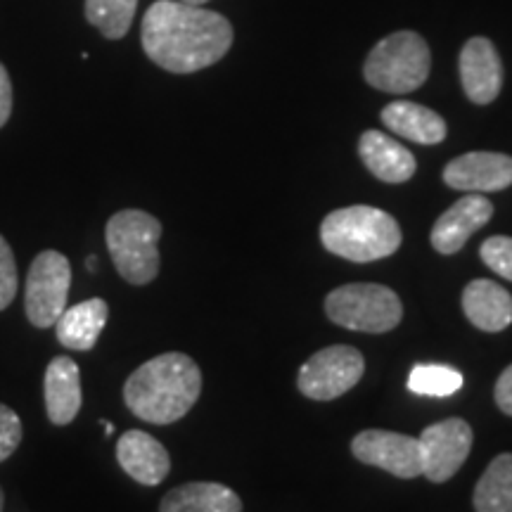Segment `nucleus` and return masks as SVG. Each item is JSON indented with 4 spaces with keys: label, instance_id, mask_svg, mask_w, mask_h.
I'll use <instances>...</instances> for the list:
<instances>
[{
    "label": "nucleus",
    "instance_id": "obj_1",
    "mask_svg": "<svg viewBox=\"0 0 512 512\" xmlns=\"http://www.w3.org/2000/svg\"><path fill=\"white\" fill-rule=\"evenodd\" d=\"M140 36L145 55L174 74L207 69L233 46V27L226 17L183 0H157L145 12Z\"/></svg>",
    "mask_w": 512,
    "mask_h": 512
},
{
    "label": "nucleus",
    "instance_id": "obj_2",
    "mask_svg": "<svg viewBox=\"0 0 512 512\" xmlns=\"http://www.w3.org/2000/svg\"><path fill=\"white\" fill-rule=\"evenodd\" d=\"M202 394L200 366L190 356L169 351L143 363L124 384V401L136 418L169 425L190 413Z\"/></svg>",
    "mask_w": 512,
    "mask_h": 512
},
{
    "label": "nucleus",
    "instance_id": "obj_3",
    "mask_svg": "<svg viewBox=\"0 0 512 512\" xmlns=\"http://www.w3.org/2000/svg\"><path fill=\"white\" fill-rule=\"evenodd\" d=\"M401 238V228L392 214L366 204L332 211L320 223L323 247L354 264L387 259L401 247Z\"/></svg>",
    "mask_w": 512,
    "mask_h": 512
},
{
    "label": "nucleus",
    "instance_id": "obj_4",
    "mask_svg": "<svg viewBox=\"0 0 512 512\" xmlns=\"http://www.w3.org/2000/svg\"><path fill=\"white\" fill-rule=\"evenodd\" d=\"M162 223L140 209L117 211L107 221L105 240L121 278L131 285H147L159 273Z\"/></svg>",
    "mask_w": 512,
    "mask_h": 512
},
{
    "label": "nucleus",
    "instance_id": "obj_5",
    "mask_svg": "<svg viewBox=\"0 0 512 512\" xmlns=\"http://www.w3.org/2000/svg\"><path fill=\"white\" fill-rule=\"evenodd\" d=\"M430 46L415 31H396L382 38L370 50L366 67V81L384 93H413L430 76Z\"/></svg>",
    "mask_w": 512,
    "mask_h": 512
},
{
    "label": "nucleus",
    "instance_id": "obj_6",
    "mask_svg": "<svg viewBox=\"0 0 512 512\" xmlns=\"http://www.w3.org/2000/svg\"><path fill=\"white\" fill-rule=\"evenodd\" d=\"M325 313L339 328L380 335L401 323L403 306L399 294L389 287L351 283L337 287L325 297Z\"/></svg>",
    "mask_w": 512,
    "mask_h": 512
},
{
    "label": "nucleus",
    "instance_id": "obj_7",
    "mask_svg": "<svg viewBox=\"0 0 512 512\" xmlns=\"http://www.w3.org/2000/svg\"><path fill=\"white\" fill-rule=\"evenodd\" d=\"M69 287H72V264L62 252L46 249L31 261L27 290H24V311L34 328H53L67 309Z\"/></svg>",
    "mask_w": 512,
    "mask_h": 512
},
{
    "label": "nucleus",
    "instance_id": "obj_8",
    "mask_svg": "<svg viewBox=\"0 0 512 512\" xmlns=\"http://www.w3.org/2000/svg\"><path fill=\"white\" fill-rule=\"evenodd\" d=\"M366 373L361 351L347 344L320 349L299 370L297 387L313 401H332L351 392Z\"/></svg>",
    "mask_w": 512,
    "mask_h": 512
},
{
    "label": "nucleus",
    "instance_id": "obj_9",
    "mask_svg": "<svg viewBox=\"0 0 512 512\" xmlns=\"http://www.w3.org/2000/svg\"><path fill=\"white\" fill-rule=\"evenodd\" d=\"M472 427L460 418H448L425 427L420 434L422 475L444 484L463 467L472 451Z\"/></svg>",
    "mask_w": 512,
    "mask_h": 512
},
{
    "label": "nucleus",
    "instance_id": "obj_10",
    "mask_svg": "<svg viewBox=\"0 0 512 512\" xmlns=\"http://www.w3.org/2000/svg\"><path fill=\"white\" fill-rule=\"evenodd\" d=\"M351 453L363 465L380 467L399 479H415L422 475L420 441L408 434L387 430H366L351 441Z\"/></svg>",
    "mask_w": 512,
    "mask_h": 512
},
{
    "label": "nucleus",
    "instance_id": "obj_11",
    "mask_svg": "<svg viewBox=\"0 0 512 512\" xmlns=\"http://www.w3.org/2000/svg\"><path fill=\"white\" fill-rule=\"evenodd\" d=\"M444 183L463 192H498L512 185V157L503 152H467L446 164Z\"/></svg>",
    "mask_w": 512,
    "mask_h": 512
},
{
    "label": "nucleus",
    "instance_id": "obj_12",
    "mask_svg": "<svg viewBox=\"0 0 512 512\" xmlns=\"http://www.w3.org/2000/svg\"><path fill=\"white\" fill-rule=\"evenodd\" d=\"M494 216V204H491L482 192H470L460 197L451 209L439 216L432 228V247L439 254H456L465 247V242L484 228Z\"/></svg>",
    "mask_w": 512,
    "mask_h": 512
},
{
    "label": "nucleus",
    "instance_id": "obj_13",
    "mask_svg": "<svg viewBox=\"0 0 512 512\" xmlns=\"http://www.w3.org/2000/svg\"><path fill=\"white\" fill-rule=\"evenodd\" d=\"M460 81L475 105H489L503 88V62L489 38L475 36L460 53Z\"/></svg>",
    "mask_w": 512,
    "mask_h": 512
},
{
    "label": "nucleus",
    "instance_id": "obj_14",
    "mask_svg": "<svg viewBox=\"0 0 512 512\" xmlns=\"http://www.w3.org/2000/svg\"><path fill=\"white\" fill-rule=\"evenodd\" d=\"M117 460L128 477L143 486L162 484L171 470L169 451L140 430H128L117 441Z\"/></svg>",
    "mask_w": 512,
    "mask_h": 512
},
{
    "label": "nucleus",
    "instance_id": "obj_15",
    "mask_svg": "<svg viewBox=\"0 0 512 512\" xmlns=\"http://www.w3.org/2000/svg\"><path fill=\"white\" fill-rule=\"evenodd\" d=\"M46 413L53 425H69L81 411V370L69 356H57L48 363L46 380Z\"/></svg>",
    "mask_w": 512,
    "mask_h": 512
},
{
    "label": "nucleus",
    "instance_id": "obj_16",
    "mask_svg": "<svg viewBox=\"0 0 512 512\" xmlns=\"http://www.w3.org/2000/svg\"><path fill=\"white\" fill-rule=\"evenodd\" d=\"M358 155L375 178L384 183H406L415 174V157L399 140L382 131H366L358 140Z\"/></svg>",
    "mask_w": 512,
    "mask_h": 512
},
{
    "label": "nucleus",
    "instance_id": "obj_17",
    "mask_svg": "<svg viewBox=\"0 0 512 512\" xmlns=\"http://www.w3.org/2000/svg\"><path fill=\"white\" fill-rule=\"evenodd\" d=\"M463 311L484 332H501L512 323V294L494 280H472L463 290Z\"/></svg>",
    "mask_w": 512,
    "mask_h": 512
},
{
    "label": "nucleus",
    "instance_id": "obj_18",
    "mask_svg": "<svg viewBox=\"0 0 512 512\" xmlns=\"http://www.w3.org/2000/svg\"><path fill=\"white\" fill-rule=\"evenodd\" d=\"M107 316H110V306L98 297L64 309L55 323L57 342L74 351H91L107 325Z\"/></svg>",
    "mask_w": 512,
    "mask_h": 512
},
{
    "label": "nucleus",
    "instance_id": "obj_19",
    "mask_svg": "<svg viewBox=\"0 0 512 512\" xmlns=\"http://www.w3.org/2000/svg\"><path fill=\"white\" fill-rule=\"evenodd\" d=\"M382 121L396 136L420 145H437L446 138V121L418 102L396 100L382 110Z\"/></svg>",
    "mask_w": 512,
    "mask_h": 512
},
{
    "label": "nucleus",
    "instance_id": "obj_20",
    "mask_svg": "<svg viewBox=\"0 0 512 512\" xmlns=\"http://www.w3.org/2000/svg\"><path fill=\"white\" fill-rule=\"evenodd\" d=\"M159 512H242V501L219 482H190L171 489Z\"/></svg>",
    "mask_w": 512,
    "mask_h": 512
},
{
    "label": "nucleus",
    "instance_id": "obj_21",
    "mask_svg": "<svg viewBox=\"0 0 512 512\" xmlns=\"http://www.w3.org/2000/svg\"><path fill=\"white\" fill-rule=\"evenodd\" d=\"M477 512H512V453L491 460L472 496Z\"/></svg>",
    "mask_w": 512,
    "mask_h": 512
},
{
    "label": "nucleus",
    "instance_id": "obj_22",
    "mask_svg": "<svg viewBox=\"0 0 512 512\" xmlns=\"http://www.w3.org/2000/svg\"><path fill=\"white\" fill-rule=\"evenodd\" d=\"M138 0H86V19L110 41L128 34L136 15Z\"/></svg>",
    "mask_w": 512,
    "mask_h": 512
},
{
    "label": "nucleus",
    "instance_id": "obj_23",
    "mask_svg": "<svg viewBox=\"0 0 512 512\" xmlns=\"http://www.w3.org/2000/svg\"><path fill=\"white\" fill-rule=\"evenodd\" d=\"M463 387V373L451 366H415L408 375V389L420 396H451Z\"/></svg>",
    "mask_w": 512,
    "mask_h": 512
},
{
    "label": "nucleus",
    "instance_id": "obj_24",
    "mask_svg": "<svg viewBox=\"0 0 512 512\" xmlns=\"http://www.w3.org/2000/svg\"><path fill=\"white\" fill-rule=\"evenodd\" d=\"M479 256H482V261L491 271L512 283V238H508V235H494V238L484 240Z\"/></svg>",
    "mask_w": 512,
    "mask_h": 512
},
{
    "label": "nucleus",
    "instance_id": "obj_25",
    "mask_svg": "<svg viewBox=\"0 0 512 512\" xmlns=\"http://www.w3.org/2000/svg\"><path fill=\"white\" fill-rule=\"evenodd\" d=\"M17 297V261L8 245V240L0 235V311L8 309Z\"/></svg>",
    "mask_w": 512,
    "mask_h": 512
},
{
    "label": "nucleus",
    "instance_id": "obj_26",
    "mask_svg": "<svg viewBox=\"0 0 512 512\" xmlns=\"http://www.w3.org/2000/svg\"><path fill=\"white\" fill-rule=\"evenodd\" d=\"M22 441V420L10 406L0 403V463L17 451Z\"/></svg>",
    "mask_w": 512,
    "mask_h": 512
},
{
    "label": "nucleus",
    "instance_id": "obj_27",
    "mask_svg": "<svg viewBox=\"0 0 512 512\" xmlns=\"http://www.w3.org/2000/svg\"><path fill=\"white\" fill-rule=\"evenodd\" d=\"M494 396H496L498 408H501L505 415H512V366L505 368L501 377H498Z\"/></svg>",
    "mask_w": 512,
    "mask_h": 512
},
{
    "label": "nucleus",
    "instance_id": "obj_28",
    "mask_svg": "<svg viewBox=\"0 0 512 512\" xmlns=\"http://www.w3.org/2000/svg\"><path fill=\"white\" fill-rule=\"evenodd\" d=\"M12 114V81L8 69L0 64V128L8 124Z\"/></svg>",
    "mask_w": 512,
    "mask_h": 512
},
{
    "label": "nucleus",
    "instance_id": "obj_29",
    "mask_svg": "<svg viewBox=\"0 0 512 512\" xmlns=\"http://www.w3.org/2000/svg\"><path fill=\"white\" fill-rule=\"evenodd\" d=\"M95 264H98V259H95V256H91V259H88V261H86V266H88V268H91V271H93V268H95Z\"/></svg>",
    "mask_w": 512,
    "mask_h": 512
},
{
    "label": "nucleus",
    "instance_id": "obj_30",
    "mask_svg": "<svg viewBox=\"0 0 512 512\" xmlns=\"http://www.w3.org/2000/svg\"><path fill=\"white\" fill-rule=\"evenodd\" d=\"M183 3H190V5H204L207 0H183Z\"/></svg>",
    "mask_w": 512,
    "mask_h": 512
},
{
    "label": "nucleus",
    "instance_id": "obj_31",
    "mask_svg": "<svg viewBox=\"0 0 512 512\" xmlns=\"http://www.w3.org/2000/svg\"><path fill=\"white\" fill-rule=\"evenodd\" d=\"M105 432H107V434H112V432H114V427L110 425V422H105Z\"/></svg>",
    "mask_w": 512,
    "mask_h": 512
},
{
    "label": "nucleus",
    "instance_id": "obj_32",
    "mask_svg": "<svg viewBox=\"0 0 512 512\" xmlns=\"http://www.w3.org/2000/svg\"><path fill=\"white\" fill-rule=\"evenodd\" d=\"M0 512H3V489H0Z\"/></svg>",
    "mask_w": 512,
    "mask_h": 512
}]
</instances>
